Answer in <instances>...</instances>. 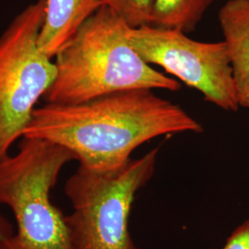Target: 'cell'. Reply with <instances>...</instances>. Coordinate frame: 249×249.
Masks as SVG:
<instances>
[{"mask_svg":"<svg viewBox=\"0 0 249 249\" xmlns=\"http://www.w3.org/2000/svg\"><path fill=\"white\" fill-rule=\"evenodd\" d=\"M2 160L0 156V160ZM11 226L5 218L0 214V248L4 246V244L11 237Z\"/></svg>","mask_w":249,"mask_h":249,"instance_id":"7c38bea8","label":"cell"},{"mask_svg":"<svg viewBox=\"0 0 249 249\" xmlns=\"http://www.w3.org/2000/svg\"><path fill=\"white\" fill-rule=\"evenodd\" d=\"M214 0H153L151 26L188 34L195 30Z\"/></svg>","mask_w":249,"mask_h":249,"instance_id":"9c48e42d","label":"cell"},{"mask_svg":"<svg viewBox=\"0 0 249 249\" xmlns=\"http://www.w3.org/2000/svg\"><path fill=\"white\" fill-rule=\"evenodd\" d=\"M219 21L231 58L239 107L249 108V0H228Z\"/></svg>","mask_w":249,"mask_h":249,"instance_id":"52a82bcc","label":"cell"},{"mask_svg":"<svg viewBox=\"0 0 249 249\" xmlns=\"http://www.w3.org/2000/svg\"><path fill=\"white\" fill-rule=\"evenodd\" d=\"M202 130L182 107L153 89H134L80 104L36 107L23 137L61 145L81 166L110 170L129 160L137 148L152 139Z\"/></svg>","mask_w":249,"mask_h":249,"instance_id":"6da1fadb","label":"cell"},{"mask_svg":"<svg viewBox=\"0 0 249 249\" xmlns=\"http://www.w3.org/2000/svg\"><path fill=\"white\" fill-rule=\"evenodd\" d=\"M45 5L38 45L51 58H54L81 25L102 7L100 0H45Z\"/></svg>","mask_w":249,"mask_h":249,"instance_id":"ba28073f","label":"cell"},{"mask_svg":"<svg viewBox=\"0 0 249 249\" xmlns=\"http://www.w3.org/2000/svg\"><path fill=\"white\" fill-rule=\"evenodd\" d=\"M75 155L61 145L22 138L15 155L0 160V204L11 210L17 232L0 249H73L66 216L51 201L63 167Z\"/></svg>","mask_w":249,"mask_h":249,"instance_id":"3957f363","label":"cell"},{"mask_svg":"<svg viewBox=\"0 0 249 249\" xmlns=\"http://www.w3.org/2000/svg\"><path fill=\"white\" fill-rule=\"evenodd\" d=\"M131 28L150 25L153 0H100Z\"/></svg>","mask_w":249,"mask_h":249,"instance_id":"30bf717a","label":"cell"},{"mask_svg":"<svg viewBox=\"0 0 249 249\" xmlns=\"http://www.w3.org/2000/svg\"><path fill=\"white\" fill-rule=\"evenodd\" d=\"M159 149L110 170L80 165L66 182L71 213L66 216L73 249H140L129 230L139 191L154 175Z\"/></svg>","mask_w":249,"mask_h":249,"instance_id":"277c9868","label":"cell"},{"mask_svg":"<svg viewBox=\"0 0 249 249\" xmlns=\"http://www.w3.org/2000/svg\"><path fill=\"white\" fill-rule=\"evenodd\" d=\"M222 249H249V219L233 230Z\"/></svg>","mask_w":249,"mask_h":249,"instance_id":"8fae6325","label":"cell"},{"mask_svg":"<svg viewBox=\"0 0 249 249\" xmlns=\"http://www.w3.org/2000/svg\"><path fill=\"white\" fill-rule=\"evenodd\" d=\"M45 0L19 12L0 36V156L23 137L39 99L52 86L56 68L39 47Z\"/></svg>","mask_w":249,"mask_h":249,"instance_id":"5b68a950","label":"cell"},{"mask_svg":"<svg viewBox=\"0 0 249 249\" xmlns=\"http://www.w3.org/2000/svg\"><path fill=\"white\" fill-rule=\"evenodd\" d=\"M127 37L145 62L160 66L216 107L226 111L239 109L224 40L198 42L181 31L151 25L130 28Z\"/></svg>","mask_w":249,"mask_h":249,"instance_id":"8992f818","label":"cell"},{"mask_svg":"<svg viewBox=\"0 0 249 249\" xmlns=\"http://www.w3.org/2000/svg\"><path fill=\"white\" fill-rule=\"evenodd\" d=\"M131 27L105 6L89 17L54 56L48 104L74 105L121 90L180 89L178 80L152 69L128 41Z\"/></svg>","mask_w":249,"mask_h":249,"instance_id":"7a4b0ae2","label":"cell"}]
</instances>
